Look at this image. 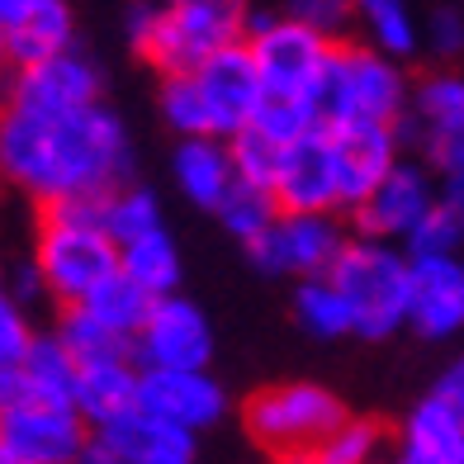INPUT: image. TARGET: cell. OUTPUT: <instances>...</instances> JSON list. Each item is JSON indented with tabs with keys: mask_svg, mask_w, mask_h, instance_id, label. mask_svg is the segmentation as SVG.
<instances>
[{
	"mask_svg": "<svg viewBox=\"0 0 464 464\" xmlns=\"http://www.w3.org/2000/svg\"><path fill=\"white\" fill-rule=\"evenodd\" d=\"M0 176L34 214L110 199L133 185V133L110 104L72 119H0Z\"/></svg>",
	"mask_w": 464,
	"mask_h": 464,
	"instance_id": "6da1fadb",
	"label": "cell"
},
{
	"mask_svg": "<svg viewBox=\"0 0 464 464\" xmlns=\"http://www.w3.org/2000/svg\"><path fill=\"white\" fill-rule=\"evenodd\" d=\"M256 0H189V5H157L133 0L123 14V34L142 67L166 76H189L218 53L246 44Z\"/></svg>",
	"mask_w": 464,
	"mask_h": 464,
	"instance_id": "7a4b0ae2",
	"label": "cell"
},
{
	"mask_svg": "<svg viewBox=\"0 0 464 464\" xmlns=\"http://www.w3.org/2000/svg\"><path fill=\"white\" fill-rule=\"evenodd\" d=\"M100 204L104 199L62 204V208H48V214H34L29 256L44 270L53 313L86 304L104 280H114L123 270L119 242L100 227Z\"/></svg>",
	"mask_w": 464,
	"mask_h": 464,
	"instance_id": "3957f363",
	"label": "cell"
},
{
	"mask_svg": "<svg viewBox=\"0 0 464 464\" xmlns=\"http://www.w3.org/2000/svg\"><path fill=\"white\" fill-rule=\"evenodd\" d=\"M412 86L417 76L370 44L332 48L327 86H323V123L327 129H398L412 114Z\"/></svg>",
	"mask_w": 464,
	"mask_h": 464,
	"instance_id": "277c9868",
	"label": "cell"
},
{
	"mask_svg": "<svg viewBox=\"0 0 464 464\" xmlns=\"http://www.w3.org/2000/svg\"><path fill=\"white\" fill-rule=\"evenodd\" d=\"M355 412L342 393L313 379H285V384H261L242 403V427L251 446L266 450L276 464H289L308 450H318L327 436H336Z\"/></svg>",
	"mask_w": 464,
	"mask_h": 464,
	"instance_id": "5b68a950",
	"label": "cell"
},
{
	"mask_svg": "<svg viewBox=\"0 0 464 464\" xmlns=\"http://www.w3.org/2000/svg\"><path fill=\"white\" fill-rule=\"evenodd\" d=\"M246 48L256 57L266 104H294V110H318L323 114V86H327V67H332L336 44H327L323 34L285 19L280 5L256 0Z\"/></svg>",
	"mask_w": 464,
	"mask_h": 464,
	"instance_id": "8992f818",
	"label": "cell"
},
{
	"mask_svg": "<svg viewBox=\"0 0 464 464\" xmlns=\"http://www.w3.org/2000/svg\"><path fill=\"white\" fill-rule=\"evenodd\" d=\"M336 289L346 294L355 313V336L361 342H389L393 332L408 327L412 308V256L393 242L355 237L332 266Z\"/></svg>",
	"mask_w": 464,
	"mask_h": 464,
	"instance_id": "52a82bcc",
	"label": "cell"
},
{
	"mask_svg": "<svg viewBox=\"0 0 464 464\" xmlns=\"http://www.w3.org/2000/svg\"><path fill=\"white\" fill-rule=\"evenodd\" d=\"M346 242H351V223L342 214H280L266 237L246 246V261L266 280L304 285V280L332 276Z\"/></svg>",
	"mask_w": 464,
	"mask_h": 464,
	"instance_id": "ba28073f",
	"label": "cell"
},
{
	"mask_svg": "<svg viewBox=\"0 0 464 464\" xmlns=\"http://www.w3.org/2000/svg\"><path fill=\"white\" fill-rule=\"evenodd\" d=\"M95 104H104V72L86 48L19 67L5 81V114L19 119H72Z\"/></svg>",
	"mask_w": 464,
	"mask_h": 464,
	"instance_id": "9c48e42d",
	"label": "cell"
},
{
	"mask_svg": "<svg viewBox=\"0 0 464 464\" xmlns=\"http://www.w3.org/2000/svg\"><path fill=\"white\" fill-rule=\"evenodd\" d=\"M446 199V185L421 157H403L393 166V176L374 189V195L346 218L355 237H374V242H393L403 246L412 232L427 223V214Z\"/></svg>",
	"mask_w": 464,
	"mask_h": 464,
	"instance_id": "30bf717a",
	"label": "cell"
},
{
	"mask_svg": "<svg viewBox=\"0 0 464 464\" xmlns=\"http://www.w3.org/2000/svg\"><path fill=\"white\" fill-rule=\"evenodd\" d=\"M133 361L142 370H208L214 365V323H208V313L185 294L157 299L152 318L133 342Z\"/></svg>",
	"mask_w": 464,
	"mask_h": 464,
	"instance_id": "8fae6325",
	"label": "cell"
},
{
	"mask_svg": "<svg viewBox=\"0 0 464 464\" xmlns=\"http://www.w3.org/2000/svg\"><path fill=\"white\" fill-rule=\"evenodd\" d=\"M327 152H332L342 218H351L393 176V166L408 157V147L398 129H327Z\"/></svg>",
	"mask_w": 464,
	"mask_h": 464,
	"instance_id": "7c38bea8",
	"label": "cell"
},
{
	"mask_svg": "<svg viewBox=\"0 0 464 464\" xmlns=\"http://www.w3.org/2000/svg\"><path fill=\"white\" fill-rule=\"evenodd\" d=\"M91 440L76 408H0V455L19 464H76Z\"/></svg>",
	"mask_w": 464,
	"mask_h": 464,
	"instance_id": "4fadbf2b",
	"label": "cell"
},
{
	"mask_svg": "<svg viewBox=\"0 0 464 464\" xmlns=\"http://www.w3.org/2000/svg\"><path fill=\"white\" fill-rule=\"evenodd\" d=\"M142 412H152L171 427L204 436L227 417L232 398L214 370H142Z\"/></svg>",
	"mask_w": 464,
	"mask_h": 464,
	"instance_id": "5bb4252c",
	"label": "cell"
},
{
	"mask_svg": "<svg viewBox=\"0 0 464 464\" xmlns=\"http://www.w3.org/2000/svg\"><path fill=\"white\" fill-rule=\"evenodd\" d=\"M199 81V95L208 104V123H214V138L232 142L242 129L261 119L266 110V86L256 72V57H251L246 44L218 53L214 62H204L199 72H189Z\"/></svg>",
	"mask_w": 464,
	"mask_h": 464,
	"instance_id": "9a60e30c",
	"label": "cell"
},
{
	"mask_svg": "<svg viewBox=\"0 0 464 464\" xmlns=\"http://www.w3.org/2000/svg\"><path fill=\"white\" fill-rule=\"evenodd\" d=\"M76 48L72 0H0V53L10 72Z\"/></svg>",
	"mask_w": 464,
	"mask_h": 464,
	"instance_id": "2e32d148",
	"label": "cell"
},
{
	"mask_svg": "<svg viewBox=\"0 0 464 464\" xmlns=\"http://www.w3.org/2000/svg\"><path fill=\"white\" fill-rule=\"evenodd\" d=\"M81 361L62 346V336L44 327L38 346L19 370L0 374V408H72Z\"/></svg>",
	"mask_w": 464,
	"mask_h": 464,
	"instance_id": "e0dca14e",
	"label": "cell"
},
{
	"mask_svg": "<svg viewBox=\"0 0 464 464\" xmlns=\"http://www.w3.org/2000/svg\"><path fill=\"white\" fill-rule=\"evenodd\" d=\"M138 398H142V365L133 361V351H114V355L81 361L72 408L81 412V421H86L91 431H110L114 421L133 417Z\"/></svg>",
	"mask_w": 464,
	"mask_h": 464,
	"instance_id": "ac0fdd59",
	"label": "cell"
},
{
	"mask_svg": "<svg viewBox=\"0 0 464 464\" xmlns=\"http://www.w3.org/2000/svg\"><path fill=\"white\" fill-rule=\"evenodd\" d=\"M408 332H417L421 342H455V336H464V256L412 261Z\"/></svg>",
	"mask_w": 464,
	"mask_h": 464,
	"instance_id": "d6986e66",
	"label": "cell"
},
{
	"mask_svg": "<svg viewBox=\"0 0 464 464\" xmlns=\"http://www.w3.org/2000/svg\"><path fill=\"white\" fill-rule=\"evenodd\" d=\"M393 459L408 464H464V412L436 389L393 421Z\"/></svg>",
	"mask_w": 464,
	"mask_h": 464,
	"instance_id": "ffe728a7",
	"label": "cell"
},
{
	"mask_svg": "<svg viewBox=\"0 0 464 464\" xmlns=\"http://www.w3.org/2000/svg\"><path fill=\"white\" fill-rule=\"evenodd\" d=\"M276 199H280L285 214H342L336 176H332V152H327V129L308 133L304 142L289 147Z\"/></svg>",
	"mask_w": 464,
	"mask_h": 464,
	"instance_id": "44dd1931",
	"label": "cell"
},
{
	"mask_svg": "<svg viewBox=\"0 0 464 464\" xmlns=\"http://www.w3.org/2000/svg\"><path fill=\"white\" fill-rule=\"evenodd\" d=\"M171 180L185 195V204L218 214L223 199L237 189V161L223 138H185L171 152Z\"/></svg>",
	"mask_w": 464,
	"mask_h": 464,
	"instance_id": "7402d4cb",
	"label": "cell"
},
{
	"mask_svg": "<svg viewBox=\"0 0 464 464\" xmlns=\"http://www.w3.org/2000/svg\"><path fill=\"white\" fill-rule=\"evenodd\" d=\"M110 450H119L129 464H199V436H189L171 421H161L152 412H133L114 421L110 431H95Z\"/></svg>",
	"mask_w": 464,
	"mask_h": 464,
	"instance_id": "603a6c76",
	"label": "cell"
},
{
	"mask_svg": "<svg viewBox=\"0 0 464 464\" xmlns=\"http://www.w3.org/2000/svg\"><path fill=\"white\" fill-rule=\"evenodd\" d=\"M355 38L370 44L374 53H384L393 62H408L427 53V34H421V19L408 0H361V24Z\"/></svg>",
	"mask_w": 464,
	"mask_h": 464,
	"instance_id": "cb8c5ba5",
	"label": "cell"
},
{
	"mask_svg": "<svg viewBox=\"0 0 464 464\" xmlns=\"http://www.w3.org/2000/svg\"><path fill=\"white\" fill-rule=\"evenodd\" d=\"M289 313H294V323H299V332L313 336V342H346V336H355V313H351L346 294L336 289L332 276L294 285L289 289Z\"/></svg>",
	"mask_w": 464,
	"mask_h": 464,
	"instance_id": "d4e9b609",
	"label": "cell"
},
{
	"mask_svg": "<svg viewBox=\"0 0 464 464\" xmlns=\"http://www.w3.org/2000/svg\"><path fill=\"white\" fill-rule=\"evenodd\" d=\"M152 304H157L152 294H147L142 285H133V280L119 270V276H114V280H104L81 308H86L110 336H119L123 346H133V342H138V332L147 327V318H152Z\"/></svg>",
	"mask_w": 464,
	"mask_h": 464,
	"instance_id": "484cf974",
	"label": "cell"
},
{
	"mask_svg": "<svg viewBox=\"0 0 464 464\" xmlns=\"http://www.w3.org/2000/svg\"><path fill=\"white\" fill-rule=\"evenodd\" d=\"M393 459V427L379 417H351L336 436H327L318 450H308L289 464H389Z\"/></svg>",
	"mask_w": 464,
	"mask_h": 464,
	"instance_id": "4316f807",
	"label": "cell"
},
{
	"mask_svg": "<svg viewBox=\"0 0 464 464\" xmlns=\"http://www.w3.org/2000/svg\"><path fill=\"white\" fill-rule=\"evenodd\" d=\"M100 227L119 242V251L142 242V237H152V232H166V214H161L157 189H147L138 180L114 189V195L100 204Z\"/></svg>",
	"mask_w": 464,
	"mask_h": 464,
	"instance_id": "83f0119b",
	"label": "cell"
},
{
	"mask_svg": "<svg viewBox=\"0 0 464 464\" xmlns=\"http://www.w3.org/2000/svg\"><path fill=\"white\" fill-rule=\"evenodd\" d=\"M123 276L133 285H142L152 299H171L180 294V280H185V261H180V246L171 232H152L133 246H123Z\"/></svg>",
	"mask_w": 464,
	"mask_h": 464,
	"instance_id": "f1b7e54d",
	"label": "cell"
},
{
	"mask_svg": "<svg viewBox=\"0 0 464 464\" xmlns=\"http://www.w3.org/2000/svg\"><path fill=\"white\" fill-rule=\"evenodd\" d=\"M403 133V147L408 157H421L440 176L446 189H464V119H450V123H436V129H417L412 119L398 123Z\"/></svg>",
	"mask_w": 464,
	"mask_h": 464,
	"instance_id": "f546056e",
	"label": "cell"
},
{
	"mask_svg": "<svg viewBox=\"0 0 464 464\" xmlns=\"http://www.w3.org/2000/svg\"><path fill=\"white\" fill-rule=\"evenodd\" d=\"M227 147H232V161H237V180L276 195L280 171H285V157H289V142L276 138L266 123H251V129H242Z\"/></svg>",
	"mask_w": 464,
	"mask_h": 464,
	"instance_id": "4dcf8cb0",
	"label": "cell"
},
{
	"mask_svg": "<svg viewBox=\"0 0 464 464\" xmlns=\"http://www.w3.org/2000/svg\"><path fill=\"white\" fill-rule=\"evenodd\" d=\"M285 214L280 208V199L270 195V189H256V185H242L237 180V189L223 199V208H218V227L227 232L232 242H242V251L256 242V237H266L270 227H276V218Z\"/></svg>",
	"mask_w": 464,
	"mask_h": 464,
	"instance_id": "1f68e13d",
	"label": "cell"
},
{
	"mask_svg": "<svg viewBox=\"0 0 464 464\" xmlns=\"http://www.w3.org/2000/svg\"><path fill=\"white\" fill-rule=\"evenodd\" d=\"M157 114L161 123L176 133V142L185 138H214V123H208V104L199 95L195 76H166L157 86Z\"/></svg>",
	"mask_w": 464,
	"mask_h": 464,
	"instance_id": "d6a6232c",
	"label": "cell"
},
{
	"mask_svg": "<svg viewBox=\"0 0 464 464\" xmlns=\"http://www.w3.org/2000/svg\"><path fill=\"white\" fill-rule=\"evenodd\" d=\"M417 129H436V123L464 119V72L455 67H431L427 76H417L412 86V114Z\"/></svg>",
	"mask_w": 464,
	"mask_h": 464,
	"instance_id": "836d02e7",
	"label": "cell"
},
{
	"mask_svg": "<svg viewBox=\"0 0 464 464\" xmlns=\"http://www.w3.org/2000/svg\"><path fill=\"white\" fill-rule=\"evenodd\" d=\"M280 14L323 34L327 44H351L355 24H361V0H276Z\"/></svg>",
	"mask_w": 464,
	"mask_h": 464,
	"instance_id": "e575fe53",
	"label": "cell"
},
{
	"mask_svg": "<svg viewBox=\"0 0 464 464\" xmlns=\"http://www.w3.org/2000/svg\"><path fill=\"white\" fill-rule=\"evenodd\" d=\"M403 251L412 261H440V256H464V218H459V208L455 199L446 195L431 214L427 223H421L412 237L403 242Z\"/></svg>",
	"mask_w": 464,
	"mask_h": 464,
	"instance_id": "d590c367",
	"label": "cell"
},
{
	"mask_svg": "<svg viewBox=\"0 0 464 464\" xmlns=\"http://www.w3.org/2000/svg\"><path fill=\"white\" fill-rule=\"evenodd\" d=\"M53 332L62 336V346H67L76 361H95V355H114V351H133V346H123L119 336H110L86 308H57L53 313Z\"/></svg>",
	"mask_w": 464,
	"mask_h": 464,
	"instance_id": "8d00e7d4",
	"label": "cell"
},
{
	"mask_svg": "<svg viewBox=\"0 0 464 464\" xmlns=\"http://www.w3.org/2000/svg\"><path fill=\"white\" fill-rule=\"evenodd\" d=\"M44 327H34L29 308H19L10 299H0V374L5 370H19L29 361V351L38 346Z\"/></svg>",
	"mask_w": 464,
	"mask_h": 464,
	"instance_id": "74e56055",
	"label": "cell"
},
{
	"mask_svg": "<svg viewBox=\"0 0 464 464\" xmlns=\"http://www.w3.org/2000/svg\"><path fill=\"white\" fill-rule=\"evenodd\" d=\"M421 34H427V53L450 67L464 57V5H431V14L421 19Z\"/></svg>",
	"mask_w": 464,
	"mask_h": 464,
	"instance_id": "f35d334b",
	"label": "cell"
},
{
	"mask_svg": "<svg viewBox=\"0 0 464 464\" xmlns=\"http://www.w3.org/2000/svg\"><path fill=\"white\" fill-rule=\"evenodd\" d=\"M5 299L19 304V308H44V304H53V299H48V285H44V270L34 266V256H24V261L10 266V276H5Z\"/></svg>",
	"mask_w": 464,
	"mask_h": 464,
	"instance_id": "ab89813d",
	"label": "cell"
},
{
	"mask_svg": "<svg viewBox=\"0 0 464 464\" xmlns=\"http://www.w3.org/2000/svg\"><path fill=\"white\" fill-rule=\"evenodd\" d=\"M440 398H446V403H455L459 412H464V351L455 355V361L446 365V370H440L436 374V384H431Z\"/></svg>",
	"mask_w": 464,
	"mask_h": 464,
	"instance_id": "60d3db41",
	"label": "cell"
},
{
	"mask_svg": "<svg viewBox=\"0 0 464 464\" xmlns=\"http://www.w3.org/2000/svg\"><path fill=\"white\" fill-rule=\"evenodd\" d=\"M76 464H129V459H123L119 450H110V446H104V440L95 436V440H91V446H86V455H81Z\"/></svg>",
	"mask_w": 464,
	"mask_h": 464,
	"instance_id": "b9f144b4",
	"label": "cell"
},
{
	"mask_svg": "<svg viewBox=\"0 0 464 464\" xmlns=\"http://www.w3.org/2000/svg\"><path fill=\"white\" fill-rule=\"evenodd\" d=\"M446 195L455 199V208H459V218H464V189H446Z\"/></svg>",
	"mask_w": 464,
	"mask_h": 464,
	"instance_id": "7bdbcfd3",
	"label": "cell"
},
{
	"mask_svg": "<svg viewBox=\"0 0 464 464\" xmlns=\"http://www.w3.org/2000/svg\"><path fill=\"white\" fill-rule=\"evenodd\" d=\"M157 5H189V0H157Z\"/></svg>",
	"mask_w": 464,
	"mask_h": 464,
	"instance_id": "ee69618b",
	"label": "cell"
},
{
	"mask_svg": "<svg viewBox=\"0 0 464 464\" xmlns=\"http://www.w3.org/2000/svg\"><path fill=\"white\" fill-rule=\"evenodd\" d=\"M0 464H19V459H10V455H0Z\"/></svg>",
	"mask_w": 464,
	"mask_h": 464,
	"instance_id": "f6af8a7d",
	"label": "cell"
},
{
	"mask_svg": "<svg viewBox=\"0 0 464 464\" xmlns=\"http://www.w3.org/2000/svg\"><path fill=\"white\" fill-rule=\"evenodd\" d=\"M389 464H408V459H389Z\"/></svg>",
	"mask_w": 464,
	"mask_h": 464,
	"instance_id": "bcb514c9",
	"label": "cell"
}]
</instances>
